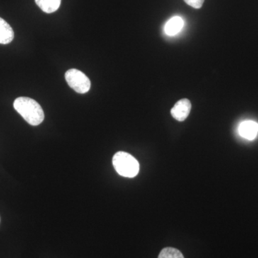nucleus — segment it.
I'll return each instance as SVG.
<instances>
[{"instance_id": "obj_1", "label": "nucleus", "mask_w": 258, "mask_h": 258, "mask_svg": "<svg viewBox=\"0 0 258 258\" xmlns=\"http://www.w3.org/2000/svg\"><path fill=\"white\" fill-rule=\"evenodd\" d=\"M15 109L32 125H38L45 118L41 106L32 98L28 97H19L14 101Z\"/></svg>"}, {"instance_id": "obj_2", "label": "nucleus", "mask_w": 258, "mask_h": 258, "mask_svg": "<svg viewBox=\"0 0 258 258\" xmlns=\"http://www.w3.org/2000/svg\"><path fill=\"white\" fill-rule=\"evenodd\" d=\"M113 164L117 173L124 177L133 178L139 174V163L128 153L119 152L115 154Z\"/></svg>"}, {"instance_id": "obj_3", "label": "nucleus", "mask_w": 258, "mask_h": 258, "mask_svg": "<svg viewBox=\"0 0 258 258\" xmlns=\"http://www.w3.org/2000/svg\"><path fill=\"white\" fill-rule=\"evenodd\" d=\"M66 82L76 92L84 94L91 88V83L86 74L77 69H70L64 75Z\"/></svg>"}, {"instance_id": "obj_4", "label": "nucleus", "mask_w": 258, "mask_h": 258, "mask_svg": "<svg viewBox=\"0 0 258 258\" xmlns=\"http://www.w3.org/2000/svg\"><path fill=\"white\" fill-rule=\"evenodd\" d=\"M191 102L187 98H183L176 102L174 106L171 108V114L173 118L178 121H184L191 111Z\"/></svg>"}, {"instance_id": "obj_5", "label": "nucleus", "mask_w": 258, "mask_h": 258, "mask_svg": "<svg viewBox=\"0 0 258 258\" xmlns=\"http://www.w3.org/2000/svg\"><path fill=\"white\" fill-rule=\"evenodd\" d=\"M241 137L248 140H253L258 134V123L253 120H245L239 126Z\"/></svg>"}, {"instance_id": "obj_6", "label": "nucleus", "mask_w": 258, "mask_h": 258, "mask_svg": "<svg viewBox=\"0 0 258 258\" xmlns=\"http://www.w3.org/2000/svg\"><path fill=\"white\" fill-rule=\"evenodd\" d=\"M15 34L11 26L0 18V44L7 45L13 41L14 39Z\"/></svg>"}, {"instance_id": "obj_7", "label": "nucleus", "mask_w": 258, "mask_h": 258, "mask_svg": "<svg viewBox=\"0 0 258 258\" xmlns=\"http://www.w3.org/2000/svg\"><path fill=\"white\" fill-rule=\"evenodd\" d=\"M184 26V20L179 16H175L171 18L169 21L166 23L165 25V32L166 35L169 36H173L176 34L179 33L180 30Z\"/></svg>"}, {"instance_id": "obj_8", "label": "nucleus", "mask_w": 258, "mask_h": 258, "mask_svg": "<svg viewBox=\"0 0 258 258\" xmlns=\"http://www.w3.org/2000/svg\"><path fill=\"white\" fill-rule=\"evenodd\" d=\"M37 6L45 13H54L60 8L61 0H35Z\"/></svg>"}, {"instance_id": "obj_9", "label": "nucleus", "mask_w": 258, "mask_h": 258, "mask_svg": "<svg viewBox=\"0 0 258 258\" xmlns=\"http://www.w3.org/2000/svg\"><path fill=\"white\" fill-rule=\"evenodd\" d=\"M158 258H184L179 249L174 247H165L161 251Z\"/></svg>"}, {"instance_id": "obj_10", "label": "nucleus", "mask_w": 258, "mask_h": 258, "mask_svg": "<svg viewBox=\"0 0 258 258\" xmlns=\"http://www.w3.org/2000/svg\"><path fill=\"white\" fill-rule=\"evenodd\" d=\"M185 3L195 9H200L203 7L205 0H184Z\"/></svg>"}]
</instances>
